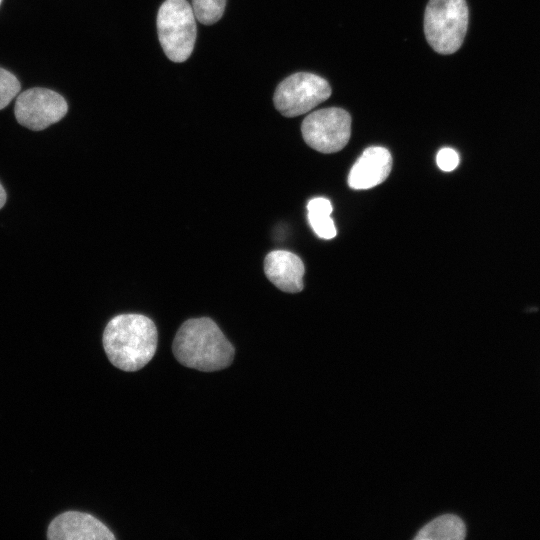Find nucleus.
Instances as JSON below:
<instances>
[{
	"label": "nucleus",
	"mask_w": 540,
	"mask_h": 540,
	"mask_svg": "<svg viewBox=\"0 0 540 540\" xmlns=\"http://www.w3.org/2000/svg\"><path fill=\"white\" fill-rule=\"evenodd\" d=\"M436 162L441 170L449 172L458 166L459 156L454 149L445 147L437 153Z\"/></svg>",
	"instance_id": "nucleus-15"
},
{
	"label": "nucleus",
	"mask_w": 540,
	"mask_h": 540,
	"mask_svg": "<svg viewBox=\"0 0 540 540\" xmlns=\"http://www.w3.org/2000/svg\"><path fill=\"white\" fill-rule=\"evenodd\" d=\"M331 95L329 83L322 77L299 72L285 78L276 88L274 105L285 117H296L312 110Z\"/></svg>",
	"instance_id": "nucleus-5"
},
{
	"label": "nucleus",
	"mask_w": 540,
	"mask_h": 540,
	"mask_svg": "<svg viewBox=\"0 0 540 540\" xmlns=\"http://www.w3.org/2000/svg\"><path fill=\"white\" fill-rule=\"evenodd\" d=\"M465 0H429L424 14V33L429 45L440 54L456 52L468 27Z\"/></svg>",
	"instance_id": "nucleus-3"
},
{
	"label": "nucleus",
	"mask_w": 540,
	"mask_h": 540,
	"mask_svg": "<svg viewBox=\"0 0 540 540\" xmlns=\"http://www.w3.org/2000/svg\"><path fill=\"white\" fill-rule=\"evenodd\" d=\"M157 343L154 322L141 314L117 315L103 332V346L109 361L123 371L143 368L153 358Z\"/></svg>",
	"instance_id": "nucleus-1"
},
{
	"label": "nucleus",
	"mask_w": 540,
	"mask_h": 540,
	"mask_svg": "<svg viewBox=\"0 0 540 540\" xmlns=\"http://www.w3.org/2000/svg\"><path fill=\"white\" fill-rule=\"evenodd\" d=\"M6 202V192L2 185L0 184V209L4 206Z\"/></svg>",
	"instance_id": "nucleus-16"
},
{
	"label": "nucleus",
	"mask_w": 540,
	"mask_h": 540,
	"mask_svg": "<svg viewBox=\"0 0 540 540\" xmlns=\"http://www.w3.org/2000/svg\"><path fill=\"white\" fill-rule=\"evenodd\" d=\"M226 0H192L195 18L202 24L211 25L222 17Z\"/></svg>",
	"instance_id": "nucleus-13"
},
{
	"label": "nucleus",
	"mask_w": 540,
	"mask_h": 540,
	"mask_svg": "<svg viewBox=\"0 0 540 540\" xmlns=\"http://www.w3.org/2000/svg\"><path fill=\"white\" fill-rule=\"evenodd\" d=\"M465 536L466 527L462 519L453 514H444L424 525L414 539L463 540Z\"/></svg>",
	"instance_id": "nucleus-11"
},
{
	"label": "nucleus",
	"mask_w": 540,
	"mask_h": 540,
	"mask_svg": "<svg viewBox=\"0 0 540 540\" xmlns=\"http://www.w3.org/2000/svg\"><path fill=\"white\" fill-rule=\"evenodd\" d=\"M264 272L272 284L284 292L297 293L303 289L304 264L290 251L268 253L264 260Z\"/></svg>",
	"instance_id": "nucleus-10"
},
{
	"label": "nucleus",
	"mask_w": 540,
	"mask_h": 540,
	"mask_svg": "<svg viewBox=\"0 0 540 540\" xmlns=\"http://www.w3.org/2000/svg\"><path fill=\"white\" fill-rule=\"evenodd\" d=\"M392 168V156L383 147L372 146L354 163L348 176L353 189H369L386 180Z\"/></svg>",
	"instance_id": "nucleus-9"
},
{
	"label": "nucleus",
	"mask_w": 540,
	"mask_h": 540,
	"mask_svg": "<svg viewBox=\"0 0 540 540\" xmlns=\"http://www.w3.org/2000/svg\"><path fill=\"white\" fill-rule=\"evenodd\" d=\"M2 0H0V4H1Z\"/></svg>",
	"instance_id": "nucleus-17"
},
{
	"label": "nucleus",
	"mask_w": 540,
	"mask_h": 540,
	"mask_svg": "<svg viewBox=\"0 0 540 540\" xmlns=\"http://www.w3.org/2000/svg\"><path fill=\"white\" fill-rule=\"evenodd\" d=\"M308 220L316 235L322 239H332L337 230L330 217L332 205L326 198L318 197L309 201L307 205Z\"/></svg>",
	"instance_id": "nucleus-12"
},
{
	"label": "nucleus",
	"mask_w": 540,
	"mask_h": 540,
	"mask_svg": "<svg viewBox=\"0 0 540 540\" xmlns=\"http://www.w3.org/2000/svg\"><path fill=\"white\" fill-rule=\"evenodd\" d=\"M20 91V82L14 74L0 67V110L5 108Z\"/></svg>",
	"instance_id": "nucleus-14"
},
{
	"label": "nucleus",
	"mask_w": 540,
	"mask_h": 540,
	"mask_svg": "<svg viewBox=\"0 0 540 540\" xmlns=\"http://www.w3.org/2000/svg\"><path fill=\"white\" fill-rule=\"evenodd\" d=\"M50 540H114L110 529L97 518L79 511H67L52 520Z\"/></svg>",
	"instance_id": "nucleus-8"
},
{
	"label": "nucleus",
	"mask_w": 540,
	"mask_h": 540,
	"mask_svg": "<svg viewBox=\"0 0 540 540\" xmlns=\"http://www.w3.org/2000/svg\"><path fill=\"white\" fill-rule=\"evenodd\" d=\"M172 350L183 366L205 372L228 367L235 353L233 345L208 317L185 321L176 333Z\"/></svg>",
	"instance_id": "nucleus-2"
},
{
	"label": "nucleus",
	"mask_w": 540,
	"mask_h": 540,
	"mask_svg": "<svg viewBox=\"0 0 540 540\" xmlns=\"http://www.w3.org/2000/svg\"><path fill=\"white\" fill-rule=\"evenodd\" d=\"M192 6L186 0H166L157 14V32L166 56L184 62L196 40V22Z\"/></svg>",
	"instance_id": "nucleus-4"
},
{
	"label": "nucleus",
	"mask_w": 540,
	"mask_h": 540,
	"mask_svg": "<svg viewBox=\"0 0 540 540\" xmlns=\"http://www.w3.org/2000/svg\"><path fill=\"white\" fill-rule=\"evenodd\" d=\"M304 141L321 153L343 149L351 135V116L341 108L331 107L312 112L302 122Z\"/></svg>",
	"instance_id": "nucleus-6"
},
{
	"label": "nucleus",
	"mask_w": 540,
	"mask_h": 540,
	"mask_svg": "<svg viewBox=\"0 0 540 540\" xmlns=\"http://www.w3.org/2000/svg\"><path fill=\"white\" fill-rule=\"evenodd\" d=\"M68 105L57 92L46 88H31L17 96L14 113L22 126L39 131L60 121Z\"/></svg>",
	"instance_id": "nucleus-7"
}]
</instances>
